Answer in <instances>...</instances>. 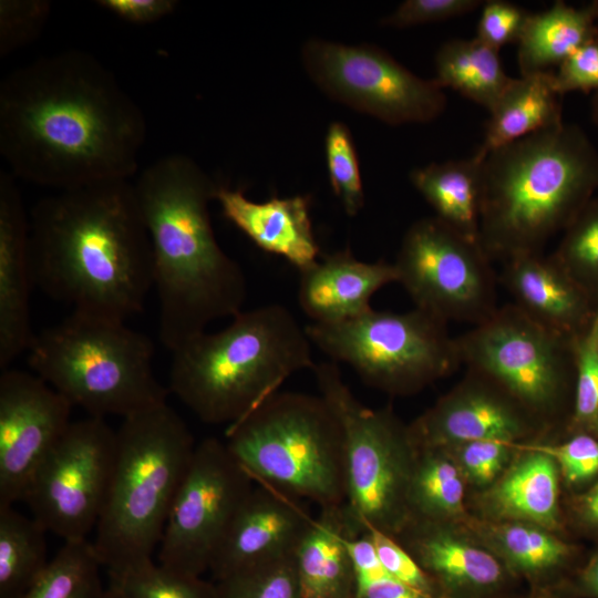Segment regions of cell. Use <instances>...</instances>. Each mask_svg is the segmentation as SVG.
I'll return each mask as SVG.
<instances>
[{"mask_svg": "<svg viewBox=\"0 0 598 598\" xmlns=\"http://www.w3.org/2000/svg\"><path fill=\"white\" fill-rule=\"evenodd\" d=\"M529 14L508 1H486L482 7L476 38L498 51L503 45L518 42Z\"/></svg>", "mask_w": 598, "mask_h": 598, "instance_id": "44", "label": "cell"}, {"mask_svg": "<svg viewBox=\"0 0 598 598\" xmlns=\"http://www.w3.org/2000/svg\"><path fill=\"white\" fill-rule=\"evenodd\" d=\"M349 549L355 576L354 598H431L383 568L365 527L350 539Z\"/></svg>", "mask_w": 598, "mask_h": 598, "instance_id": "39", "label": "cell"}, {"mask_svg": "<svg viewBox=\"0 0 598 598\" xmlns=\"http://www.w3.org/2000/svg\"><path fill=\"white\" fill-rule=\"evenodd\" d=\"M598 188V153L576 125L558 124L488 153L478 244L493 261L538 254Z\"/></svg>", "mask_w": 598, "mask_h": 598, "instance_id": "4", "label": "cell"}, {"mask_svg": "<svg viewBox=\"0 0 598 598\" xmlns=\"http://www.w3.org/2000/svg\"><path fill=\"white\" fill-rule=\"evenodd\" d=\"M133 187L153 249L159 339L172 352L213 321L243 311L247 279L213 230L209 203L219 185L190 157L155 161Z\"/></svg>", "mask_w": 598, "mask_h": 598, "instance_id": "3", "label": "cell"}, {"mask_svg": "<svg viewBox=\"0 0 598 598\" xmlns=\"http://www.w3.org/2000/svg\"><path fill=\"white\" fill-rule=\"evenodd\" d=\"M303 502L255 482L212 563L214 580L295 555L315 517Z\"/></svg>", "mask_w": 598, "mask_h": 598, "instance_id": "18", "label": "cell"}, {"mask_svg": "<svg viewBox=\"0 0 598 598\" xmlns=\"http://www.w3.org/2000/svg\"><path fill=\"white\" fill-rule=\"evenodd\" d=\"M394 538L433 579L441 598H498L514 577L489 549L446 524L410 520Z\"/></svg>", "mask_w": 598, "mask_h": 598, "instance_id": "19", "label": "cell"}, {"mask_svg": "<svg viewBox=\"0 0 598 598\" xmlns=\"http://www.w3.org/2000/svg\"><path fill=\"white\" fill-rule=\"evenodd\" d=\"M363 527L346 503L320 508L295 551L302 598H354L349 543Z\"/></svg>", "mask_w": 598, "mask_h": 598, "instance_id": "24", "label": "cell"}, {"mask_svg": "<svg viewBox=\"0 0 598 598\" xmlns=\"http://www.w3.org/2000/svg\"><path fill=\"white\" fill-rule=\"evenodd\" d=\"M461 362L480 373L536 423L574 396L575 339L549 330L514 303L455 338Z\"/></svg>", "mask_w": 598, "mask_h": 598, "instance_id": "11", "label": "cell"}, {"mask_svg": "<svg viewBox=\"0 0 598 598\" xmlns=\"http://www.w3.org/2000/svg\"><path fill=\"white\" fill-rule=\"evenodd\" d=\"M224 442L254 482L320 508L346 503L343 434L320 394L277 392L228 425Z\"/></svg>", "mask_w": 598, "mask_h": 598, "instance_id": "8", "label": "cell"}, {"mask_svg": "<svg viewBox=\"0 0 598 598\" xmlns=\"http://www.w3.org/2000/svg\"><path fill=\"white\" fill-rule=\"evenodd\" d=\"M51 8L48 0H1L0 56L33 42L47 24Z\"/></svg>", "mask_w": 598, "mask_h": 598, "instance_id": "40", "label": "cell"}, {"mask_svg": "<svg viewBox=\"0 0 598 598\" xmlns=\"http://www.w3.org/2000/svg\"><path fill=\"white\" fill-rule=\"evenodd\" d=\"M560 97L553 71L512 79L489 111L484 140L477 153L486 157L497 148L561 124Z\"/></svg>", "mask_w": 598, "mask_h": 598, "instance_id": "26", "label": "cell"}, {"mask_svg": "<svg viewBox=\"0 0 598 598\" xmlns=\"http://www.w3.org/2000/svg\"><path fill=\"white\" fill-rule=\"evenodd\" d=\"M577 508L585 523L598 527V481L579 498Z\"/></svg>", "mask_w": 598, "mask_h": 598, "instance_id": "49", "label": "cell"}, {"mask_svg": "<svg viewBox=\"0 0 598 598\" xmlns=\"http://www.w3.org/2000/svg\"><path fill=\"white\" fill-rule=\"evenodd\" d=\"M215 200L225 218L261 250L285 258L299 271L319 260L308 197H271L258 203L239 189L219 185Z\"/></svg>", "mask_w": 598, "mask_h": 598, "instance_id": "23", "label": "cell"}, {"mask_svg": "<svg viewBox=\"0 0 598 598\" xmlns=\"http://www.w3.org/2000/svg\"><path fill=\"white\" fill-rule=\"evenodd\" d=\"M315 365L306 329L288 308L272 303L243 310L224 329L173 350L168 390L202 422L228 426Z\"/></svg>", "mask_w": 598, "mask_h": 598, "instance_id": "5", "label": "cell"}, {"mask_svg": "<svg viewBox=\"0 0 598 598\" xmlns=\"http://www.w3.org/2000/svg\"><path fill=\"white\" fill-rule=\"evenodd\" d=\"M532 446L551 456L569 484H582L598 474V439L586 432L577 433L560 444Z\"/></svg>", "mask_w": 598, "mask_h": 598, "instance_id": "43", "label": "cell"}, {"mask_svg": "<svg viewBox=\"0 0 598 598\" xmlns=\"http://www.w3.org/2000/svg\"><path fill=\"white\" fill-rule=\"evenodd\" d=\"M324 150L329 179L347 215L355 216L364 205V193L353 138L341 122L327 131Z\"/></svg>", "mask_w": 598, "mask_h": 598, "instance_id": "37", "label": "cell"}, {"mask_svg": "<svg viewBox=\"0 0 598 598\" xmlns=\"http://www.w3.org/2000/svg\"><path fill=\"white\" fill-rule=\"evenodd\" d=\"M591 111H592L594 121L598 124V92L595 94L592 99Z\"/></svg>", "mask_w": 598, "mask_h": 598, "instance_id": "50", "label": "cell"}, {"mask_svg": "<svg viewBox=\"0 0 598 598\" xmlns=\"http://www.w3.org/2000/svg\"><path fill=\"white\" fill-rule=\"evenodd\" d=\"M559 592L598 598V554L590 559L574 580L563 586Z\"/></svg>", "mask_w": 598, "mask_h": 598, "instance_id": "48", "label": "cell"}, {"mask_svg": "<svg viewBox=\"0 0 598 598\" xmlns=\"http://www.w3.org/2000/svg\"><path fill=\"white\" fill-rule=\"evenodd\" d=\"M575 358L576 372L570 424L578 431L594 432L598 421V343L595 320L587 330L576 337Z\"/></svg>", "mask_w": 598, "mask_h": 598, "instance_id": "38", "label": "cell"}, {"mask_svg": "<svg viewBox=\"0 0 598 598\" xmlns=\"http://www.w3.org/2000/svg\"><path fill=\"white\" fill-rule=\"evenodd\" d=\"M551 256L598 310V197L591 198L564 230Z\"/></svg>", "mask_w": 598, "mask_h": 598, "instance_id": "35", "label": "cell"}, {"mask_svg": "<svg viewBox=\"0 0 598 598\" xmlns=\"http://www.w3.org/2000/svg\"><path fill=\"white\" fill-rule=\"evenodd\" d=\"M484 159L476 152L470 158L432 163L410 174L435 217L473 243L480 237Z\"/></svg>", "mask_w": 598, "mask_h": 598, "instance_id": "27", "label": "cell"}, {"mask_svg": "<svg viewBox=\"0 0 598 598\" xmlns=\"http://www.w3.org/2000/svg\"><path fill=\"white\" fill-rule=\"evenodd\" d=\"M535 422L492 381L468 370L464 381L409 427L415 446L450 447L473 441L515 443Z\"/></svg>", "mask_w": 598, "mask_h": 598, "instance_id": "17", "label": "cell"}, {"mask_svg": "<svg viewBox=\"0 0 598 598\" xmlns=\"http://www.w3.org/2000/svg\"><path fill=\"white\" fill-rule=\"evenodd\" d=\"M254 485L224 441L206 437L196 444L164 527L158 564L192 576L209 571Z\"/></svg>", "mask_w": 598, "mask_h": 598, "instance_id": "13", "label": "cell"}, {"mask_svg": "<svg viewBox=\"0 0 598 598\" xmlns=\"http://www.w3.org/2000/svg\"><path fill=\"white\" fill-rule=\"evenodd\" d=\"M475 532L511 574L528 579L540 594L542 584L568 560L570 547L549 529L519 520L475 524Z\"/></svg>", "mask_w": 598, "mask_h": 598, "instance_id": "29", "label": "cell"}, {"mask_svg": "<svg viewBox=\"0 0 598 598\" xmlns=\"http://www.w3.org/2000/svg\"><path fill=\"white\" fill-rule=\"evenodd\" d=\"M311 371L341 425L347 506L365 527L396 537L409 522L406 495L415 454L410 427L390 410L359 401L337 362L316 363Z\"/></svg>", "mask_w": 598, "mask_h": 598, "instance_id": "9", "label": "cell"}, {"mask_svg": "<svg viewBox=\"0 0 598 598\" xmlns=\"http://www.w3.org/2000/svg\"><path fill=\"white\" fill-rule=\"evenodd\" d=\"M483 496V507L498 520H519L553 529L558 525L559 475L555 460L532 445Z\"/></svg>", "mask_w": 598, "mask_h": 598, "instance_id": "25", "label": "cell"}, {"mask_svg": "<svg viewBox=\"0 0 598 598\" xmlns=\"http://www.w3.org/2000/svg\"><path fill=\"white\" fill-rule=\"evenodd\" d=\"M594 433L598 435V421H597V425H596V427H595Z\"/></svg>", "mask_w": 598, "mask_h": 598, "instance_id": "55", "label": "cell"}, {"mask_svg": "<svg viewBox=\"0 0 598 598\" xmlns=\"http://www.w3.org/2000/svg\"><path fill=\"white\" fill-rule=\"evenodd\" d=\"M298 302L316 323H336L371 310L372 296L398 281L394 264L357 259L349 248L299 271Z\"/></svg>", "mask_w": 598, "mask_h": 598, "instance_id": "22", "label": "cell"}, {"mask_svg": "<svg viewBox=\"0 0 598 598\" xmlns=\"http://www.w3.org/2000/svg\"><path fill=\"white\" fill-rule=\"evenodd\" d=\"M146 132L142 109L86 51L38 58L0 83V153L19 179L58 190L130 179Z\"/></svg>", "mask_w": 598, "mask_h": 598, "instance_id": "1", "label": "cell"}, {"mask_svg": "<svg viewBox=\"0 0 598 598\" xmlns=\"http://www.w3.org/2000/svg\"><path fill=\"white\" fill-rule=\"evenodd\" d=\"M33 285L72 312L123 321L154 287L150 235L130 179L59 190L29 215Z\"/></svg>", "mask_w": 598, "mask_h": 598, "instance_id": "2", "label": "cell"}, {"mask_svg": "<svg viewBox=\"0 0 598 598\" xmlns=\"http://www.w3.org/2000/svg\"><path fill=\"white\" fill-rule=\"evenodd\" d=\"M95 3L134 24L154 23L172 14L178 6L176 0H97Z\"/></svg>", "mask_w": 598, "mask_h": 598, "instance_id": "47", "label": "cell"}, {"mask_svg": "<svg viewBox=\"0 0 598 598\" xmlns=\"http://www.w3.org/2000/svg\"><path fill=\"white\" fill-rule=\"evenodd\" d=\"M383 568L399 581L431 597L441 598L433 579L393 536L365 527Z\"/></svg>", "mask_w": 598, "mask_h": 598, "instance_id": "42", "label": "cell"}, {"mask_svg": "<svg viewBox=\"0 0 598 598\" xmlns=\"http://www.w3.org/2000/svg\"><path fill=\"white\" fill-rule=\"evenodd\" d=\"M47 533L13 506L0 507V598L21 597L45 570Z\"/></svg>", "mask_w": 598, "mask_h": 598, "instance_id": "32", "label": "cell"}, {"mask_svg": "<svg viewBox=\"0 0 598 598\" xmlns=\"http://www.w3.org/2000/svg\"><path fill=\"white\" fill-rule=\"evenodd\" d=\"M10 172L0 173V369L28 348L31 331L29 216Z\"/></svg>", "mask_w": 598, "mask_h": 598, "instance_id": "20", "label": "cell"}, {"mask_svg": "<svg viewBox=\"0 0 598 598\" xmlns=\"http://www.w3.org/2000/svg\"><path fill=\"white\" fill-rule=\"evenodd\" d=\"M305 329L333 362L348 364L364 383L389 393L415 392L462 364L446 323L417 308L401 313L371 309Z\"/></svg>", "mask_w": 598, "mask_h": 598, "instance_id": "10", "label": "cell"}, {"mask_svg": "<svg viewBox=\"0 0 598 598\" xmlns=\"http://www.w3.org/2000/svg\"><path fill=\"white\" fill-rule=\"evenodd\" d=\"M498 281L526 316L555 332L576 338L598 310L553 256H515L502 262Z\"/></svg>", "mask_w": 598, "mask_h": 598, "instance_id": "21", "label": "cell"}, {"mask_svg": "<svg viewBox=\"0 0 598 598\" xmlns=\"http://www.w3.org/2000/svg\"><path fill=\"white\" fill-rule=\"evenodd\" d=\"M478 243L437 217H425L406 230L394 264L398 281L415 308L444 321L477 326L498 309V278Z\"/></svg>", "mask_w": 598, "mask_h": 598, "instance_id": "12", "label": "cell"}, {"mask_svg": "<svg viewBox=\"0 0 598 598\" xmlns=\"http://www.w3.org/2000/svg\"><path fill=\"white\" fill-rule=\"evenodd\" d=\"M72 404L37 374L0 377V507L23 501L31 480L71 424Z\"/></svg>", "mask_w": 598, "mask_h": 598, "instance_id": "16", "label": "cell"}, {"mask_svg": "<svg viewBox=\"0 0 598 598\" xmlns=\"http://www.w3.org/2000/svg\"><path fill=\"white\" fill-rule=\"evenodd\" d=\"M596 19L591 3L575 8L556 1L545 11L530 13L517 42L520 74L558 68L576 50L598 38Z\"/></svg>", "mask_w": 598, "mask_h": 598, "instance_id": "28", "label": "cell"}, {"mask_svg": "<svg viewBox=\"0 0 598 598\" xmlns=\"http://www.w3.org/2000/svg\"><path fill=\"white\" fill-rule=\"evenodd\" d=\"M464 480L446 450L415 446L406 495L409 522L446 524L462 516Z\"/></svg>", "mask_w": 598, "mask_h": 598, "instance_id": "30", "label": "cell"}, {"mask_svg": "<svg viewBox=\"0 0 598 598\" xmlns=\"http://www.w3.org/2000/svg\"><path fill=\"white\" fill-rule=\"evenodd\" d=\"M220 598H302L295 555L215 581Z\"/></svg>", "mask_w": 598, "mask_h": 598, "instance_id": "36", "label": "cell"}, {"mask_svg": "<svg viewBox=\"0 0 598 598\" xmlns=\"http://www.w3.org/2000/svg\"><path fill=\"white\" fill-rule=\"evenodd\" d=\"M595 334H596V339H597V343H598V315L595 319Z\"/></svg>", "mask_w": 598, "mask_h": 598, "instance_id": "53", "label": "cell"}, {"mask_svg": "<svg viewBox=\"0 0 598 598\" xmlns=\"http://www.w3.org/2000/svg\"><path fill=\"white\" fill-rule=\"evenodd\" d=\"M442 448L453 457L464 478L475 486L489 487L505 472L515 443L473 441Z\"/></svg>", "mask_w": 598, "mask_h": 598, "instance_id": "41", "label": "cell"}, {"mask_svg": "<svg viewBox=\"0 0 598 598\" xmlns=\"http://www.w3.org/2000/svg\"><path fill=\"white\" fill-rule=\"evenodd\" d=\"M528 598H545V597H542V596H539V595L533 594V595L529 596Z\"/></svg>", "mask_w": 598, "mask_h": 598, "instance_id": "54", "label": "cell"}, {"mask_svg": "<svg viewBox=\"0 0 598 598\" xmlns=\"http://www.w3.org/2000/svg\"><path fill=\"white\" fill-rule=\"evenodd\" d=\"M556 90L561 95L571 91L598 92V38L585 43L554 72Z\"/></svg>", "mask_w": 598, "mask_h": 598, "instance_id": "46", "label": "cell"}, {"mask_svg": "<svg viewBox=\"0 0 598 598\" xmlns=\"http://www.w3.org/2000/svg\"><path fill=\"white\" fill-rule=\"evenodd\" d=\"M115 445L116 431L104 419L72 421L24 495L32 517L64 542L87 540L105 503Z\"/></svg>", "mask_w": 598, "mask_h": 598, "instance_id": "14", "label": "cell"}, {"mask_svg": "<svg viewBox=\"0 0 598 598\" xmlns=\"http://www.w3.org/2000/svg\"><path fill=\"white\" fill-rule=\"evenodd\" d=\"M100 598H120L112 589L109 587L104 589Z\"/></svg>", "mask_w": 598, "mask_h": 598, "instance_id": "51", "label": "cell"}, {"mask_svg": "<svg viewBox=\"0 0 598 598\" xmlns=\"http://www.w3.org/2000/svg\"><path fill=\"white\" fill-rule=\"evenodd\" d=\"M195 447L188 426L167 402L123 419L91 542L109 574L152 560Z\"/></svg>", "mask_w": 598, "mask_h": 598, "instance_id": "6", "label": "cell"}, {"mask_svg": "<svg viewBox=\"0 0 598 598\" xmlns=\"http://www.w3.org/2000/svg\"><path fill=\"white\" fill-rule=\"evenodd\" d=\"M435 82L451 87L491 111L513 78L501 63L498 51L477 38L445 42L435 55Z\"/></svg>", "mask_w": 598, "mask_h": 598, "instance_id": "31", "label": "cell"}, {"mask_svg": "<svg viewBox=\"0 0 598 598\" xmlns=\"http://www.w3.org/2000/svg\"><path fill=\"white\" fill-rule=\"evenodd\" d=\"M109 577V588L120 598H220L216 582L156 565L153 559Z\"/></svg>", "mask_w": 598, "mask_h": 598, "instance_id": "34", "label": "cell"}, {"mask_svg": "<svg viewBox=\"0 0 598 598\" xmlns=\"http://www.w3.org/2000/svg\"><path fill=\"white\" fill-rule=\"evenodd\" d=\"M302 61L330 97L389 124L430 122L446 105L435 80L416 76L377 47L309 40Z\"/></svg>", "mask_w": 598, "mask_h": 598, "instance_id": "15", "label": "cell"}, {"mask_svg": "<svg viewBox=\"0 0 598 598\" xmlns=\"http://www.w3.org/2000/svg\"><path fill=\"white\" fill-rule=\"evenodd\" d=\"M591 7L595 11L596 18L598 19V0L591 2Z\"/></svg>", "mask_w": 598, "mask_h": 598, "instance_id": "52", "label": "cell"}, {"mask_svg": "<svg viewBox=\"0 0 598 598\" xmlns=\"http://www.w3.org/2000/svg\"><path fill=\"white\" fill-rule=\"evenodd\" d=\"M482 3L480 0H406L382 22L396 28L440 22L472 12Z\"/></svg>", "mask_w": 598, "mask_h": 598, "instance_id": "45", "label": "cell"}, {"mask_svg": "<svg viewBox=\"0 0 598 598\" xmlns=\"http://www.w3.org/2000/svg\"><path fill=\"white\" fill-rule=\"evenodd\" d=\"M152 340L125 322L72 312L33 336V373L89 416L123 419L166 403L154 374Z\"/></svg>", "mask_w": 598, "mask_h": 598, "instance_id": "7", "label": "cell"}, {"mask_svg": "<svg viewBox=\"0 0 598 598\" xmlns=\"http://www.w3.org/2000/svg\"><path fill=\"white\" fill-rule=\"evenodd\" d=\"M92 543L64 542L41 576L19 598H100L104 589Z\"/></svg>", "mask_w": 598, "mask_h": 598, "instance_id": "33", "label": "cell"}]
</instances>
